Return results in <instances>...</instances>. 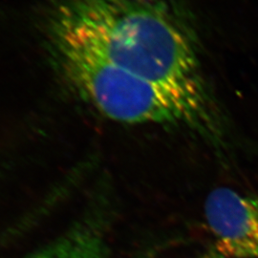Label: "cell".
Masks as SVG:
<instances>
[{"label": "cell", "instance_id": "cell-1", "mask_svg": "<svg viewBox=\"0 0 258 258\" xmlns=\"http://www.w3.org/2000/svg\"><path fill=\"white\" fill-rule=\"evenodd\" d=\"M48 30L130 74L208 91L194 22L181 0H64Z\"/></svg>", "mask_w": 258, "mask_h": 258}, {"label": "cell", "instance_id": "cell-2", "mask_svg": "<svg viewBox=\"0 0 258 258\" xmlns=\"http://www.w3.org/2000/svg\"><path fill=\"white\" fill-rule=\"evenodd\" d=\"M52 55L86 102L111 120L155 123L194 131L216 152L225 151V125L209 91L152 82L103 60L64 35L48 32Z\"/></svg>", "mask_w": 258, "mask_h": 258}, {"label": "cell", "instance_id": "cell-3", "mask_svg": "<svg viewBox=\"0 0 258 258\" xmlns=\"http://www.w3.org/2000/svg\"><path fill=\"white\" fill-rule=\"evenodd\" d=\"M204 212L217 252L229 258H258V194L215 188L206 199Z\"/></svg>", "mask_w": 258, "mask_h": 258}, {"label": "cell", "instance_id": "cell-4", "mask_svg": "<svg viewBox=\"0 0 258 258\" xmlns=\"http://www.w3.org/2000/svg\"><path fill=\"white\" fill-rule=\"evenodd\" d=\"M105 254L102 231L95 224L83 223L24 258H106Z\"/></svg>", "mask_w": 258, "mask_h": 258}, {"label": "cell", "instance_id": "cell-5", "mask_svg": "<svg viewBox=\"0 0 258 258\" xmlns=\"http://www.w3.org/2000/svg\"><path fill=\"white\" fill-rule=\"evenodd\" d=\"M157 255V250L155 248H148L140 251L134 258H155Z\"/></svg>", "mask_w": 258, "mask_h": 258}, {"label": "cell", "instance_id": "cell-6", "mask_svg": "<svg viewBox=\"0 0 258 258\" xmlns=\"http://www.w3.org/2000/svg\"><path fill=\"white\" fill-rule=\"evenodd\" d=\"M200 258H229L224 256L220 254L219 252H217L215 249H210L209 251H207L206 253H204L203 255Z\"/></svg>", "mask_w": 258, "mask_h": 258}]
</instances>
